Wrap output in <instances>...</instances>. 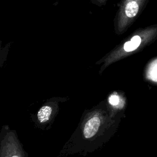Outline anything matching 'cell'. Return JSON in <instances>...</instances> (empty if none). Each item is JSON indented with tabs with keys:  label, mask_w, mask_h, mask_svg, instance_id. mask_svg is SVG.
<instances>
[{
	"label": "cell",
	"mask_w": 157,
	"mask_h": 157,
	"mask_svg": "<svg viewBox=\"0 0 157 157\" xmlns=\"http://www.w3.org/2000/svg\"><path fill=\"white\" fill-rule=\"evenodd\" d=\"M139 9V6L138 3L136 1H131L126 6L125 13L127 17L132 18L137 15Z\"/></svg>",
	"instance_id": "3"
},
{
	"label": "cell",
	"mask_w": 157,
	"mask_h": 157,
	"mask_svg": "<svg viewBox=\"0 0 157 157\" xmlns=\"http://www.w3.org/2000/svg\"><path fill=\"white\" fill-rule=\"evenodd\" d=\"M52 109L48 105H45L40 108L37 113V118L40 122L44 123L48 121L52 115Z\"/></svg>",
	"instance_id": "4"
},
{
	"label": "cell",
	"mask_w": 157,
	"mask_h": 157,
	"mask_svg": "<svg viewBox=\"0 0 157 157\" xmlns=\"http://www.w3.org/2000/svg\"><path fill=\"white\" fill-rule=\"evenodd\" d=\"M142 41L141 37L138 36H134L131 39V40L126 42L124 45V50L127 52H132L136 50Z\"/></svg>",
	"instance_id": "2"
},
{
	"label": "cell",
	"mask_w": 157,
	"mask_h": 157,
	"mask_svg": "<svg viewBox=\"0 0 157 157\" xmlns=\"http://www.w3.org/2000/svg\"><path fill=\"white\" fill-rule=\"evenodd\" d=\"M118 101H119V98L116 95H113V96H110V98H109V102L113 104V105H117L118 104Z\"/></svg>",
	"instance_id": "5"
},
{
	"label": "cell",
	"mask_w": 157,
	"mask_h": 157,
	"mask_svg": "<svg viewBox=\"0 0 157 157\" xmlns=\"http://www.w3.org/2000/svg\"><path fill=\"white\" fill-rule=\"evenodd\" d=\"M101 124V120L97 116L91 117L86 123L83 128V136L89 139L93 137L98 131Z\"/></svg>",
	"instance_id": "1"
}]
</instances>
